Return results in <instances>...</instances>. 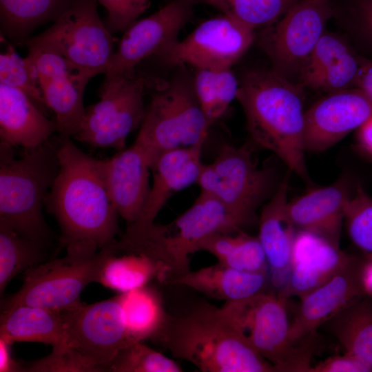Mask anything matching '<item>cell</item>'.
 I'll return each instance as SVG.
<instances>
[{"label":"cell","mask_w":372,"mask_h":372,"mask_svg":"<svg viewBox=\"0 0 372 372\" xmlns=\"http://www.w3.org/2000/svg\"><path fill=\"white\" fill-rule=\"evenodd\" d=\"M59 170L45 200L61 229V247L90 240L100 249L115 241L119 216L103 180L99 160L59 136Z\"/></svg>","instance_id":"1"},{"label":"cell","mask_w":372,"mask_h":372,"mask_svg":"<svg viewBox=\"0 0 372 372\" xmlns=\"http://www.w3.org/2000/svg\"><path fill=\"white\" fill-rule=\"evenodd\" d=\"M302 87L271 68L251 70L239 83L236 99L254 142L275 153L307 180Z\"/></svg>","instance_id":"2"},{"label":"cell","mask_w":372,"mask_h":372,"mask_svg":"<svg viewBox=\"0 0 372 372\" xmlns=\"http://www.w3.org/2000/svg\"><path fill=\"white\" fill-rule=\"evenodd\" d=\"M203 372H278L236 331L220 307L203 304L168 320L158 339Z\"/></svg>","instance_id":"3"},{"label":"cell","mask_w":372,"mask_h":372,"mask_svg":"<svg viewBox=\"0 0 372 372\" xmlns=\"http://www.w3.org/2000/svg\"><path fill=\"white\" fill-rule=\"evenodd\" d=\"M254 220L200 192L189 208L171 223L125 231L114 245L118 250L143 254L162 262L169 268L171 280L190 271L189 256L198 251L202 242L217 234L242 229Z\"/></svg>","instance_id":"4"},{"label":"cell","mask_w":372,"mask_h":372,"mask_svg":"<svg viewBox=\"0 0 372 372\" xmlns=\"http://www.w3.org/2000/svg\"><path fill=\"white\" fill-rule=\"evenodd\" d=\"M59 170L57 139L51 138L21 158L0 143V221L25 238L48 245L53 233L43 215Z\"/></svg>","instance_id":"5"},{"label":"cell","mask_w":372,"mask_h":372,"mask_svg":"<svg viewBox=\"0 0 372 372\" xmlns=\"http://www.w3.org/2000/svg\"><path fill=\"white\" fill-rule=\"evenodd\" d=\"M174 68L168 81H150L155 91L134 141L152 161L166 151L205 142L211 126L196 95L193 75L185 65Z\"/></svg>","instance_id":"6"},{"label":"cell","mask_w":372,"mask_h":372,"mask_svg":"<svg viewBox=\"0 0 372 372\" xmlns=\"http://www.w3.org/2000/svg\"><path fill=\"white\" fill-rule=\"evenodd\" d=\"M66 254L24 271L23 284L15 293L1 301V313L19 305L45 307L60 312L81 304V293L96 282L102 251L90 240L70 243Z\"/></svg>","instance_id":"7"},{"label":"cell","mask_w":372,"mask_h":372,"mask_svg":"<svg viewBox=\"0 0 372 372\" xmlns=\"http://www.w3.org/2000/svg\"><path fill=\"white\" fill-rule=\"evenodd\" d=\"M286 299L262 292L225 302L220 307L236 331L278 372H309L312 347H296L289 338Z\"/></svg>","instance_id":"8"},{"label":"cell","mask_w":372,"mask_h":372,"mask_svg":"<svg viewBox=\"0 0 372 372\" xmlns=\"http://www.w3.org/2000/svg\"><path fill=\"white\" fill-rule=\"evenodd\" d=\"M30 39L56 52L87 82L105 73L114 53L112 34L99 17L96 0H73L52 25Z\"/></svg>","instance_id":"9"},{"label":"cell","mask_w":372,"mask_h":372,"mask_svg":"<svg viewBox=\"0 0 372 372\" xmlns=\"http://www.w3.org/2000/svg\"><path fill=\"white\" fill-rule=\"evenodd\" d=\"M333 16L332 0H299L276 22L264 28L260 43L271 69L289 81L299 80Z\"/></svg>","instance_id":"10"},{"label":"cell","mask_w":372,"mask_h":372,"mask_svg":"<svg viewBox=\"0 0 372 372\" xmlns=\"http://www.w3.org/2000/svg\"><path fill=\"white\" fill-rule=\"evenodd\" d=\"M149 81L142 74L102 83L97 103L85 108L74 138L97 147L125 148L128 135L141 126Z\"/></svg>","instance_id":"11"},{"label":"cell","mask_w":372,"mask_h":372,"mask_svg":"<svg viewBox=\"0 0 372 372\" xmlns=\"http://www.w3.org/2000/svg\"><path fill=\"white\" fill-rule=\"evenodd\" d=\"M196 183L233 209L256 219V209L267 196L271 178L255 163L248 145L223 144L215 159L203 164Z\"/></svg>","instance_id":"12"},{"label":"cell","mask_w":372,"mask_h":372,"mask_svg":"<svg viewBox=\"0 0 372 372\" xmlns=\"http://www.w3.org/2000/svg\"><path fill=\"white\" fill-rule=\"evenodd\" d=\"M196 0H172L152 15L136 21L124 32L105 72L104 83L136 74L146 59L159 57L178 41L191 20Z\"/></svg>","instance_id":"13"},{"label":"cell","mask_w":372,"mask_h":372,"mask_svg":"<svg viewBox=\"0 0 372 372\" xmlns=\"http://www.w3.org/2000/svg\"><path fill=\"white\" fill-rule=\"evenodd\" d=\"M254 32L226 15L210 19L157 58L167 66L189 65L213 71L231 69L253 43Z\"/></svg>","instance_id":"14"},{"label":"cell","mask_w":372,"mask_h":372,"mask_svg":"<svg viewBox=\"0 0 372 372\" xmlns=\"http://www.w3.org/2000/svg\"><path fill=\"white\" fill-rule=\"evenodd\" d=\"M25 57L32 65L45 104L53 112L60 136L74 137L85 108L83 94L87 83L52 49L29 39Z\"/></svg>","instance_id":"15"},{"label":"cell","mask_w":372,"mask_h":372,"mask_svg":"<svg viewBox=\"0 0 372 372\" xmlns=\"http://www.w3.org/2000/svg\"><path fill=\"white\" fill-rule=\"evenodd\" d=\"M67 344L108 371L124 347L133 343L117 296L63 311Z\"/></svg>","instance_id":"16"},{"label":"cell","mask_w":372,"mask_h":372,"mask_svg":"<svg viewBox=\"0 0 372 372\" xmlns=\"http://www.w3.org/2000/svg\"><path fill=\"white\" fill-rule=\"evenodd\" d=\"M371 116L372 101L358 88L329 92L305 111V151L327 150Z\"/></svg>","instance_id":"17"},{"label":"cell","mask_w":372,"mask_h":372,"mask_svg":"<svg viewBox=\"0 0 372 372\" xmlns=\"http://www.w3.org/2000/svg\"><path fill=\"white\" fill-rule=\"evenodd\" d=\"M363 264L353 257L329 280L300 298L290 324L289 338L293 344L313 336L319 327L364 297Z\"/></svg>","instance_id":"18"},{"label":"cell","mask_w":372,"mask_h":372,"mask_svg":"<svg viewBox=\"0 0 372 372\" xmlns=\"http://www.w3.org/2000/svg\"><path fill=\"white\" fill-rule=\"evenodd\" d=\"M152 161L146 151L134 142L111 158L99 160L110 198L127 225L138 218L147 200Z\"/></svg>","instance_id":"19"},{"label":"cell","mask_w":372,"mask_h":372,"mask_svg":"<svg viewBox=\"0 0 372 372\" xmlns=\"http://www.w3.org/2000/svg\"><path fill=\"white\" fill-rule=\"evenodd\" d=\"M205 142L176 148L156 156L151 164L152 184L138 218L127 225V231H136L153 223L168 199L176 192L196 183L203 163Z\"/></svg>","instance_id":"20"},{"label":"cell","mask_w":372,"mask_h":372,"mask_svg":"<svg viewBox=\"0 0 372 372\" xmlns=\"http://www.w3.org/2000/svg\"><path fill=\"white\" fill-rule=\"evenodd\" d=\"M288 182L287 176L262 209L258 236L267 258L269 283L277 291L276 295L285 298L297 231L287 210Z\"/></svg>","instance_id":"21"},{"label":"cell","mask_w":372,"mask_h":372,"mask_svg":"<svg viewBox=\"0 0 372 372\" xmlns=\"http://www.w3.org/2000/svg\"><path fill=\"white\" fill-rule=\"evenodd\" d=\"M353 258L322 236L298 230L293 243L286 298L291 296L302 298L329 280Z\"/></svg>","instance_id":"22"},{"label":"cell","mask_w":372,"mask_h":372,"mask_svg":"<svg viewBox=\"0 0 372 372\" xmlns=\"http://www.w3.org/2000/svg\"><path fill=\"white\" fill-rule=\"evenodd\" d=\"M347 180L317 189L288 202L289 217L298 230L314 233L340 247L346 207L351 198Z\"/></svg>","instance_id":"23"},{"label":"cell","mask_w":372,"mask_h":372,"mask_svg":"<svg viewBox=\"0 0 372 372\" xmlns=\"http://www.w3.org/2000/svg\"><path fill=\"white\" fill-rule=\"evenodd\" d=\"M55 132V119L48 118L25 93L0 83L1 141L32 149Z\"/></svg>","instance_id":"24"},{"label":"cell","mask_w":372,"mask_h":372,"mask_svg":"<svg viewBox=\"0 0 372 372\" xmlns=\"http://www.w3.org/2000/svg\"><path fill=\"white\" fill-rule=\"evenodd\" d=\"M192 288L214 299L234 301L266 292L267 273L236 270L220 262L172 278L167 283Z\"/></svg>","instance_id":"25"},{"label":"cell","mask_w":372,"mask_h":372,"mask_svg":"<svg viewBox=\"0 0 372 372\" xmlns=\"http://www.w3.org/2000/svg\"><path fill=\"white\" fill-rule=\"evenodd\" d=\"M101 249L102 260L96 282L118 293L144 287L153 280L167 282L170 278L169 268L147 255L109 247Z\"/></svg>","instance_id":"26"},{"label":"cell","mask_w":372,"mask_h":372,"mask_svg":"<svg viewBox=\"0 0 372 372\" xmlns=\"http://www.w3.org/2000/svg\"><path fill=\"white\" fill-rule=\"evenodd\" d=\"M0 338L14 342L67 344L62 312L45 307L19 305L1 313Z\"/></svg>","instance_id":"27"},{"label":"cell","mask_w":372,"mask_h":372,"mask_svg":"<svg viewBox=\"0 0 372 372\" xmlns=\"http://www.w3.org/2000/svg\"><path fill=\"white\" fill-rule=\"evenodd\" d=\"M73 0H0L1 34L13 45H25L35 28L54 21Z\"/></svg>","instance_id":"28"},{"label":"cell","mask_w":372,"mask_h":372,"mask_svg":"<svg viewBox=\"0 0 372 372\" xmlns=\"http://www.w3.org/2000/svg\"><path fill=\"white\" fill-rule=\"evenodd\" d=\"M116 296L130 340H157L169 318L159 291L148 284Z\"/></svg>","instance_id":"29"},{"label":"cell","mask_w":372,"mask_h":372,"mask_svg":"<svg viewBox=\"0 0 372 372\" xmlns=\"http://www.w3.org/2000/svg\"><path fill=\"white\" fill-rule=\"evenodd\" d=\"M198 251L210 253L218 262L230 268L268 274L267 258L258 238L243 229L215 234L202 242Z\"/></svg>","instance_id":"30"},{"label":"cell","mask_w":372,"mask_h":372,"mask_svg":"<svg viewBox=\"0 0 372 372\" xmlns=\"http://www.w3.org/2000/svg\"><path fill=\"white\" fill-rule=\"evenodd\" d=\"M325 324L346 353L372 368V300L364 297Z\"/></svg>","instance_id":"31"},{"label":"cell","mask_w":372,"mask_h":372,"mask_svg":"<svg viewBox=\"0 0 372 372\" xmlns=\"http://www.w3.org/2000/svg\"><path fill=\"white\" fill-rule=\"evenodd\" d=\"M47 245L29 240L0 221V294L19 273L43 262Z\"/></svg>","instance_id":"32"},{"label":"cell","mask_w":372,"mask_h":372,"mask_svg":"<svg viewBox=\"0 0 372 372\" xmlns=\"http://www.w3.org/2000/svg\"><path fill=\"white\" fill-rule=\"evenodd\" d=\"M194 87L201 108L211 125L236 99L239 83L231 69L213 71L195 69Z\"/></svg>","instance_id":"33"},{"label":"cell","mask_w":372,"mask_h":372,"mask_svg":"<svg viewBox=\"0 0 372 372\" xmlns=\"http://www.w3.org/2000/svg\"><path fill=\"white\" fill-rule=\"evenodd\" d=\"M255 30L276 22L299 0H199Z\"/></svg>","instance_id":"34"},{"label":"cell","mask_w":372,"mask_h":372,"mask_svg":"<svg viewBox=\"0 0 372 372\" xmlns=\"http://www.w3.org/2000/svg\"><path fill=\"white\" fill-rule=\"evenodd\" d=\"M0 83L23 91L46 115V107L32 65L20 57L14 45H7L0 54Z\"/></svg>","instance_id":"35"},{"label":"cell","mask_w":372,"mask_h":372,"mask_svg":"<svg viewBox=\"0 0 372 372\" xmlns=\"http://www.w3.org/2000/svg\"><path fill=\"white\" fill-rule=\"evenodd\" d=\"M112 372H181L173 360L145 344L134 342L122 349L110 363Z\"/></svg>","instance_id":"36"},{"label":"cell","mask_w":372,"mask_h":372,"mask_svg":"<svg viewBox=\"0 0 372 372\" xmlns=\"http://www.w3.org/2000/svg\"><path fill=\"white\" fill-rule=\"evenodd\" d=\"M344 221L352 242L372 259V197L361 185L349 200Z\"/></svg>","instance_id":"37"},{"label":"cell","mask_w":372,"mask_h":372,"mask_svg":"<svg viewBox=\"0 0 372 372\" xmlns=\"http://www.w3.org/2000/svg\"><path fill=\"white\" fill-rule=\"evenodd\" d=\"M25 372H101L104 369L76 348L61 344L53 346L47 356L32 361Z\"/></svg>","instance_id":"38"},{"label":"cell","mask_w":372,"mask_h":372,"mask_svg":"<svg viewBox=\"0 0 372 372\" xmlns=\"http://www.w3.org/2000/svg\"><path fill=\"white\" fill-rule=\"evenodd\" d=\"M362 56L354 52L337 65L304 75L302 86L329 92L354 87Z\"/></svg>","instance_id":"39"},{"label":"cell","mask_w":372,"mask_h":372,"mask_svg":"<svg viewBox=\"0 0 372 372\" xmlns=\"http://www.w3.org/2000/svg\"><path fill=\"white\" fill-rule=\"evenodd\" d=\"M334 16L354 37L372 51V0H342Z\"/></svg>","instance_id":"40"},{"label":"cell","mask_w":372,"mask_h":372,"mask_svg":"<svg viewBox=\"0 0 372 372\" xmlns=\"http://www.w3.org/2000/svg\"><path fill=\"white\" fill-rule=\"evenodd\" d=\"M354 52L344 39L325 31L311 52L300 79L304 75L337 65Z\"/></svg>","instance_id":"41"},{"label":"cell","mask_w":372,"mask_h":372,"mask_svg":"<svg viewBox=\"0 0 372 372\" xmlns=\"http://www.w3.org/2000/svg\"><path fill=\"white\" fill-rule=\"evenodd\" d=\"M107 10L105 25L112 33L126 31L150 6V0H96Z\"/></svg>","instance_id":"42"},{"label":"cell","mask_w":372,"mask_h":372,"mask_svg":"<svg viewBox=\"0 0 372 372\" xmlns=\"http://www.w3.org/2000/svg\"><path fill=\"white\" fill-rule=\"evenodd\" d=\"M372 368L353 355L331 356L311 366L309 372H371Z\"/></svg>","instance_id":"43"},{"label":"cell","mask_w":372,"mask_h":372,"mask_svg":"<svg viewBox=\"0 0 372 372\" xmlns=\"http://www.w3.org/2000/svg\"><path fill=\"white\" fill-rule=\"evenodd\" d=\"M354 87L360 90L372 101V59L362 56Z\"/></svg>","instance_id":"44"},{"label":"cell","mask_w":372,"mask_h":372,"mask_svg":"<svg viewBox=\"0 0 372 372\" xmlns=\"http://www.w3.org/2000/svg\"><path fill=\"white\" fill-rule=\"evenodd\" d=\"M11 343L0 338V372H21L23 366L16 362L11 354Z\"/></svg>","instance_id":"45"},{"label":"cell","mask_w":372,"mask_h":372,"mask_svg":"<svg viewBox=\"0 0 372 372\" xmlns=\"http://www.w3.org/2000/svg\"><path fill=\"white\" fill-rule=\"evenodd\" d=\"M357 142L360 148L372 157V116L358 129Z\"/></svg>","instance_id":"46"},{"label":"cell","mask_w":372,"mask_h":372,"mask_svg":"<svg viewBox=\"0 0 372 372\" xmlns=\"http://www.w3.org/2000/svg\"><path fill=\"white\" fill-rule=\"evenodd\" d=\"M361 278L365 293L372 296V259L364 262Z\"/></svg>","instance_id":"47"}]
</instances>
